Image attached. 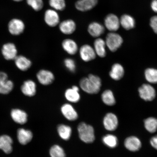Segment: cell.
<instances>
[{"instance_id":"836d02e7","label":"cell","mask_w":157,"mask_h":157,"mask_svg":"<svg viewBox=\"0 0 157 157\" xmlns=\"http://www.w3.org/2000/svg\"><path fill=\"white\" fill-rule=\"evenodd\" d=\"M51 157H66L65 153L63 149L58 145H54L50 151Z\"/></svg>"},{"instance_id":"8fae6325","label":"cell","mask_w":157,"mask_h":157,"mask_svg":"<svg viewBox=\"0 0 157 157\" xmlns=\"http://www.w3.org/2000/svg\"><path fill=\"white\" fill-rule=\"evenodd\" d=\"M21 92L25 95L32 97L35 95L36 93V84L32 80H27L23 82L21 86Z\"/></svg>"},{"instance_id":"52a82bcc","label":"cell","mask_w":157,"mask_h":157,"mask_svg":"<svg viewBox=\"0 0 157 157\" xmlns=\"http://www.w3.org/2000/svg\"><path fill=\"white\" fill-rule=\"evenodd\" d=\"M138 91L140 98L145 101H152L156 97L155 90L150 84H143L139 88Z\"/></svg>"},{"instance_id":"603a6c76","label":"cell","mask_w":157,"mask_h":157,"mask_svg":"<svg viewBox=\"0 0 157 157\" xmlns=\"http://www.w3.org/2000/svg\"><path fill=\"white\" fill-rule=\"evenodd\" d=\"M11 116L14 122L19 124H25L27 122V113L20 109H14L12 110Z\"/></svg>"},{"instance_id":"44dd1931","label":"cell","mask_w":157,"mask_h":157,"mask_svg":"<svg viewBox=\"0 0 157 157\" xmlns=\"http://www.w3.org/2000/svg\"><path fill=\"white\" fill-rule=\"evenodd\" d=\"M33 135L30 131L24 128H19L17 131V138L21 144L26 145L32 140Z\"/></svg>"},{"instance_id":"7a4b0ae2","label":"cell","mask_w":157,"mask_h":157,"mask_svg":"<svg viewBox=\"0 0 157 157\" xmlns=\"http://www.w3.org/2000/svg\"><path fill=\"white\" fill-rule=\"evenodd\" d=\"M78 130L80 140L87 143H93L95 139L94 130L91 125L85 123H80L78 127Z\"/></svg>"},{"instance_id":"277c9868","label":"cell","mask_w":157,"mask_h":157,"mask_svg":"<svg viewBox=\"0 0 157 157\" xmlns=\"http://www.w3.org/2000/svg\"><path fill=\"white\" fill-rule=\"evenodd\" d=\"M36 77L39 83L44 86L51 85L55 80L54 73L51 71L44 69L39 70L36 74Z\"/></svg>"},{"instance_id":"74e56055","label":"cell","mask_w":157,"mask_h":157,"mask_svg":"<svg viewBox=\"0 0 157 157\" xmlns=\"http://www.w3.org/2000/svg\"><path fill=\"white\" fill-rule=\"evenodd\" d=\"M151 146L157 150V135L152 137L150 140Z\"/></svg>"},{"instance_id":"d6a6232c","label":"cell","mask_w":157,"mask_h":157,"mask_svg":"<svg viewBox=\"0 0 157 157\" xmlns=\"http://www.w3.org/2000/svg\"><path fill=\"white\" fill-rule=\"evenodd\" d=\"M49 4L52 8L56 10H63L66 7L65 0H49Z\"/></svg>"},{"instance_id":"ffe728a7","label":"cell","mask_w":157,"mask_h":157,"mask_svg":"<svg viewBox=\"0 0 157 157\" xmlns=\"http://www.w3.org/2000/svg\"><path fill=\"white\" fill-rule=\"evenodd\" d=\"M87 30L88 33L92 37L98 38L105 32V29L100 23L93 22L88 25Z\"/></svg>"},{"instance_id":"ba28073f","label":"cell","mask_w":157,"mask_h":157,"mask_svg":"<svg viewBox=\"0 0 157 157\" xmlns=\"http://www.w3.org/2000/svg\"><path fill=\"white\" fill-rule=\"evenodd\" d=\"M2 53L7 60H14L17 56V50L15 45L12 43H7L3 45Z\"/></svg>"},{"instance_id":"484cf974","label":"cell","mask_w":157,"mask_h":157,"mask_svg":"<svg viewBox=\"0 0 157 157\" xmlns=\"http://www.w3.org/2000/svg\"><path fill=\"white\" fill-rule=\"evenodd\" d=\"M124 69L123 66L119 64H113L109 72V75L113 80H119L124 75Z\"/></svg>"},{"instance_id":"d4e9b609","label":"cell","mask_w":157,"mask_h":157,"mask_svg":"<svg viewBox=\"0 0 157 157\" xmlns=\"http://www.w3.org/2000/svg\"><path fill=\"white\" fill-rule=\"evenodd\" d=\"M94 49L96 54L101 58H104L106 56V44L103 39L98 38L94 42Z\"/></svg>"},{"instance_id":"7402d4cb","label":"cell","mask_w":157,"mask_h":157,"mask_svg":"<svg viewBox=\"0 0 157 157\" xmlns=\"http://www.w3.org/2000/svg\"><path fill=\"white\" fill-rule=\"evenodd\" d=\"M124 145L126 148L131 151H138L142 146V143L139 139L135 136H130L125 139Z\"/></svg>"},{"instance_id":"3957f363","label":"cell","mask_w":157,"mask_h":157,"mask_svg":"<svg viewBox=\"0 0 157 157\" xmlns=\"http://www.w3.org/2000/svg\"><path fill=\"white\" fill-rule=\"evenodd\" d=\"M105 42L109 50L112 52H114L122 45L123 40L119 34L111 33L107 34Z\"/></svg>"},{"instance_id":"4fadbf2b","label":"cell","mask_w":157,"mask_h":157,"mask_svg":"<svg viewBox=\"0 0 157 157\" xmlns=\"http://www.w3.org/2000/svg\"><path fill=\"white\" fill-rule=\"evenodd\" d=\"M62 47L67 53L71 56H74L77 54L79 49L76 41L70 38L66 39L63 40Z\"/></svg>"},{"instance_id":"4316f807","label":"cell","mask_w":157,"mask_h":157,"mask_svg":"<svg viewBox=\"0 0 157 157\" xmlns=\"http://www.w3.org/2000/svg\"><path fill=\"white\" fill-rule=\"evenodd\" d=\"M120 22L121 26L126 30L132 29L135 26V19L129 15L124 14L122 15L121 17Z\"/></svg>"},{"instance_id":"83f0119b","label":"cell","mask_w":157,"mask_h":157,"mask_svg":"<svg viewBox=\"0 0 157 157\" xmlns=\"http://www.w3.org/2000/svg\"><path fill=\"white\" fill-rule=\"evenodd\" d=\"M58 131L61 138L63 140H69L71 136L72 129L70 127L64 124L59 125Z\"/></svg>"},{"instance_id":"e0dca14e","label":"cell","mask_w":157,"mask_h":157,"mask_svg":"<svg viewBox=\"0 0 157 157\" xmlns=\"http://www.w3.org/2000/svg\"><path fill=\"white\" fill-rule=\"evenodd\" d=\"M13 139L9 135H2L0 136V150L6 154H10L13 151Z\"/></svg>"},{"instance_id":"d6986e66","label":"cell","mask_w":157,"mask_h":157,"mask_svg":"<svg viewBox=\"0 0 157 157\" xmlns=\"http://www.w3.org/2000/svg\"><path fill=\"white\" fill-rule=\"evenodd\" d=\"M98 2V0H78L75 3V6L78 11H87L94 8Z\"/></svg>"},{"instance_id":"f546056e","label":"cell","mask_w":157,"mask_h":157,"mask_svg":"<svg viewBox=\"0 0 157 157\" xmlns=\"http://www.w3.org/2000/svg\"><path fill=\"white\" fill-rule=\"evenodd\" d=\"M145 128L150 133H154L157 130V119L155 118L150 117L144 121Z\"/></svg>"},{"instance_id":"f35d334b","label":"cell","mask_w":157,"mask_h":157,"mask_svg":"<svg viewBox=\"0 0 157 157\" xmlns=\"http://www.w3.org/2000/svg\"><path fill=\"white\" fill-rule=\"evenodd\" d=\"M151 7L153 11L157 13V0H153L151 3Z\"/></svg>"},{"instance_id":"30bf717a","label":"cell","mask_w":157,"mask_h":157,"mask_svg":"<svg viewBox=\"0 0 157 157\" xmlns=\"http://www.w3.org/2000/svg\"><path fill=\"white\" fill-rule=\"evenodd\" d=\"M44 20L48 26L53 27L59 24L60 17L55 10L48 9L45 11Z\"/></svg>"},{"instance_id":"f1b7e54d","label":"cell","mask_w":157,"mask_h":157,"mask_svg":"<svg viewBox=\"0 0 157 157\" xmlns=\"http://www.w3.org/2000/svg\"><path fill=\"white\" fill-rule=\"evenodd\" d=\"M101 98L103 102L106 105L112 106L115 104V97L111 90H106L104 91L102 94Z\"/></svg>"},{"instance_id":"4dcf8cb0","label":"cell","mask_w":157,"mask_h":157,"mask_svg":"<svg viewBox=\"0 0 157 157\" xmlns=\"http://www.w3.org/2000/svg\"><path fill=\"white\" fill-rule=\"evenodd\" d=\"M146 79L149 83H157V70L154 68L147 69L145 71Z\"/></svg>"},{"instance_id":"5b68a950","label":"cell","mask_w":157,"mask_h":157,"mask_svg":"<svg viewBox=\"0 0 157 157\" xmlns=\"http://www.w3.org/2000/svg\"><path fill=\"white\" fill-rule=\"evenodd\" d=\"M14 83L9 79L8 76L5 72L0 71V94L6 95L13 91Z\"/></svg>"},{"instance_id":"9a60e30c","label":"cell","mask_w":157,"mask_h":157,"mask_svg":"<svg viewBox=\"0 0 157 157\" xmlns=\"http://www.w3.org/2000/svg\"><path fill=\"white\" fill-rule=\"evenodd\" d=\"M103 124L105 128L109 131H113L117 129L118 124L117 117L114 114L109 113L104 117Z\"/></svg>"},{"instance_id":"d590c367","label":"cell","mask_w":157,"mask_h":157,"mask_svg":"<svg viewBox=\"0 0 157 157\" xmlns=\"http://www.w3.org/2000/svg\"><path fill=\"white\" fill-rule=\"evenodd\" d=\"M27 3L35 11H39L43 9L44 3L43 0H26Z\"/></svg>"},{"instance_id":"5bb4252c","label":"cell","mask_w":157,"mask_h":157,"mask_svg":"<svg viewBox=\"0 0 157 157\" xmlns=\"http://www.w3.org/2000/svg\"><path fill=\"white\" fill-rule=\"evenodd\" d=\"M79 90V87L78 86L74 85L71 88H68L66 90L64 93L65 97L71 102L77 103L80 99Z\"/></svg>"},{"instance_id":"8992f818","label":"cell","mask_w":157,"mask_h":157,"mask_svg":"<svg viewBox=\"0 0 157 157\" xmlns=\"http://www.w3.org/2000/svg\"><path fill=\"white\" fill-rule=\"evenodd\" d=\"M79 56L84 62H88L95 59L97 56L93 47L88 44L82 45L78 49Z\"/></svg>"},{"instance_id":"9c48e42d","label":"cell","mask_w":157,"mask_h":157,"mask_svg":"<svg viewBox=\"0 0 157 157\" xmlns=\"http://www.w3.org/2000/svg\"><path fill=\"white\" fill-rule=\"evenodd\" d=\"M24 22L20 19H14L10 21L8 25L9 32L13 35L17 36L21 34L25 29Z\"/></svg>"},{"instance_id":"7c38bea8","label":"cell","mask_w":157,"mask_h":157,"mask_svg":"<svg viewBox=\"0 0 157 157\" xmlns=\"http://www.w3.org/2000/svg\"><path fill=\"white\" fill-rule=\"evenodd\" d=\"M59 25V29L60 32L64 35H71L76 30V24L73 20H66L62 21Z\"/></svg>"},{"instance_id":"2e32d148","label":"cell","mask_w":157,"mask_h":157,"mask_svg":"<svg viewBox=\"0 0 157 157\" xmlns=\"http://www.w3.org/2000/svg\"><path fill=\"white\" fill-rule=\"evenodd\" d=\"M105 24L107 29L113 32L119 29L120 25V22L116 15L113 14H109L105 17Z\"/></svg>"},{"instance_id":"1f68e13d","label":"cell","mask_w":157,"mask_h":157,"mask_svg":"<svg viewBox=\"0 0 157 157\" xmlns=\"http://www.w3.org/2000/svg\"><path fill=\"white\" fill-rule=\"evenodd\" d=\"M104 144L109 148H114L117 145L118 140L117 137L112 135H107L103 138Z\"/></svg>"},{"instance_id":"6da1fadb","label":"cell","mask_w":157,"mask_h":157,"mask_svg":"<svg viewBox=\"0 0 157 157\" xmlns=\"http://www.w3.org/2000/svg\"><path fill=\"white\" fill-rule=\"evenodd\" d=\"M79 87L85 93L88 94H97L100 91L101 81L99 76L90 74L82 78L79 82Z\"/></svg>"},{"instance_id":"ab89813d","label":"cell","mask_w":157,"mask_h":157,"mask_svg":"<svg viewBox=\"0 0 157 157\" xmlns=\"http://www.w3.org/2000/svg\"><path fill=\"white\" fill-rule=\"evenodd\" d=\"M13 1L16 2H20L22 1V0H13Z\"/></svg>"},{"instance_id":"8d00e7d4","label":"cell","mask_w":157,"mask_h":157,"mask_svg":"<svg viewBox=\"0 0 157 157\" xmlns=\"http://www.w3.org/2000/svg\"><path fill=\"white\" fill-rule=\"evenodd\" d=\"M150 25L154 32L157 34V16H155L151 18Z\"/></svg>"},{"instance_id":"e575fe53","label":"cell","mask_w":157,"mask_h":157,"mask_svg":"<svg viewBox=\"0 0 157 157\" xmlns=\"http://www.w3.org/2000/svg\"><path fill=\"white\" fill-rule=\"evenodd\" d=\"M65 67L71 73H75L76 70V64L75 61L71 58H66L64 60Z\"/></svg>"},{"instance_id":"ac0fdd59","label":"cell","mask_w":157,"mask_h":157,"mask_svg":"<svg viewBox=\"0 0 157 157\" xmlns=\"http://www.w3.org/2000/svg\"><path fill=\"white\" fill-rule=\"evenodd\" d=\"M14 60L17 67L22 71H27L32 65L31 61L22 55L17 56Z\"/></svg>"},{"instance_id":"cb8c5ba5","label":"cell","mask_w":157,"mask_h":157,"mask_svg":"<svg viewBox=\"0 0 157 157\" xmlns=\"http://www.w3.org/2000/svg\"><path fill=\"white\" fill-rule=\"evenodd\" d=\"M61 111L64 117L68 120L74 121L78 119L77 112L72 105L69 104H65L63 105L61 107Z\"/></svg>"}]
</instances>
